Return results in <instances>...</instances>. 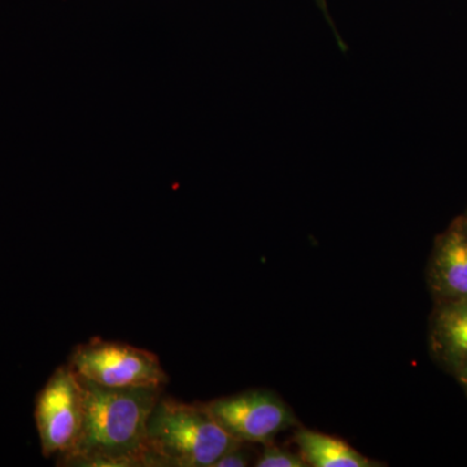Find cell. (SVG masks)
Masks as SVG:
<instances>
[{"instance_id":"1","label":"cell","mask_w":467,"mask_h":467,"mask_svg":"<svg viewBox=\"0 0 467 467\" xmlns=\"http://www.w3.org/2000/svg\"><path fill=\"white\" fill-rule=\"evenodd\" d=\"M79 378V377H78ZM84 417L58 466L150 467L147 425L165 387H104L82 379Z\"/></svg>"},{"instance_id":"2","label":"cell","mask_w":467,"mask_h":467,"mask_svg":"<svg viewBox=\"0 0 467 467\" xmlns=\"http://www.w3.org/2000/svg\"><path fill=\"white\" fill-rule=\"evenodd\" d=\"M241 442L218 425L202 402L162 395L147 425L150 467H213Z\"/></svg>"},{"instance_id":"3","label":"cell","mask_w":467,"mask_h":467,"mask_svg":"<svg viewBox=\"0 0 467 467\" xmlns=\"http://www.w3.org/2000/svg\"><path fill=\"white\" fill-rule=\"evenodd\" d=\"M67 365L82 379L104 387H165L169 382L155 353L100 337L75 347Z\"/></svg>"},{"instance_id":"4","label":"cell","mask_w":467,"mask_h":467,"mask_svg":"<svg viewBox=\"0 0 467 467\" xmlns=\"http://www.w3.org/2000/svg\"><path fill=\"white\" fill-rule=\"evenodd\" d=\"M218 425L236 441L265 444L297 425L294 411L275 391L247 389L202 402Z\"/></svg>"},{"instance_id":"5","label":"cell","mask_w":467,"mask_h":467,"mask_svg":"<svg viewBox=\"0 0 467 467\" xmlns=\"http://www.w3.org/2000/svg\"><path fill=\"white\" fill-rule=\"evenodd\" d=\"M84 417V387L69 365L58 367L36 399V430L42 454L67 453L75 447Z\"/></svg>"},{"instance_id":"6","label":"cell","mask_w":467,"mask_h":467,"mask_svg":"<svg viewBox=\"0 0 467 467\" xmlns=\"http://www.w3.org/2000/svg\"><path fill=\"white\" fill-rule=\"evenodd\" d=\"M426 282L434 304L467 299V221L463 214L436 236Z\"/></svg>"},{"instance_id":"7","label":"cell","mask_w":467,"mask_h":467,"mask_svg":"<svg viewBox=\"0 0 467 467\" xmlns=\"http://www.w3.org/2000/svg\"><path fill=\"white\" fill-rule=\"evenodd\" d=\"M429 347L432 358L451 376L467 368V299L435 304Z\"/></svg>"},{"instance_id":"8","label":"cell","mask_w":467,"mask_h":467,"mask_svg":"<svg viewBox=\"0 0 467 467\" xmlns=\"http://www.w3.org/2000/svg\"><path fill=\"white\" fill-rule=\"evenodd\" d=\"M295 444L308 467H377L380 463L368 459L348 442L335 436L322 434L308 429H299L295 434Z\"/></svg>"},{"instance_id":"9","label":"cell","mask_w":467,"mask_h":467,"mask_svg":"<svg viewBox=\"0 0 467 467\" xmlns=\"http://www.w3.org/2000/svg\"><path fill=\"white\" fill-rule=\"evenodd\" d=\"M256 467H308L299 454L294 453L287 448L275 445L269 441L263 444L260 456L254 460Z\"/></svg>"},{"instance_id":"10","label":"cell","mask_w":467,"mask_h":467,"mask_svg":"<svg viewBox=\"0 0 467 467\" xmlns=\"http://www.w3.org/2000/svg\"><path fill=\"white\" fill-rule=\"evenodd\" d=\"M254 453L248 442H238L232 450L225 451L214 463L213 467H247L254 465Z\"/></svg>"},{"instance_id":"11","label":"cell","mask_w":467,"mask_h":467,"mask_svg":"<svg viewBox=\"0 0 467 467\" xmlns=\"http://www.w3.org/2000/svg\"><path fill=\"white\" fill-rule=\"evenodd\" d=\"M454 379L457 380V383L460 384L461 389H463V392L466 393L467 396V368H462V370L457 371V373L453 374Z\"/></svg>"},{"instance_id":"12","label":"cell","mask_w":467,"mask_h":467,"mask_svg":"<svg viewBox=\"0 0 467 467\" xmlns=\"http://www.w3.org/2000/svg\"><path fill=\"white\" fill-rule=\"evenodd\" d=\"M463 217H465L467 221V211L465 212V213H463Z\"/></svg>"}]
</instances>
